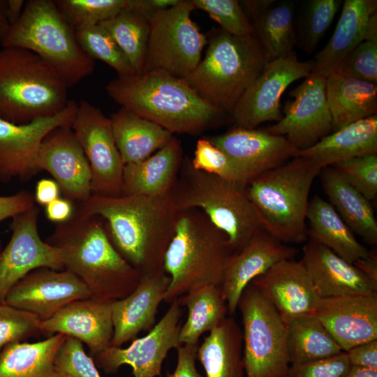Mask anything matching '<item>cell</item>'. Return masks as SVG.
Wrapping results in <instances>:
<instances>
[{"mask_svg":"<svg viewBox=\"0 0 377 377\" xmlns=\"http://www.w3.org/2000/svg\"><path fill=\"white\" fill-rule=\"evenodd\" d=\"M75 209L100 217L115 249L142 276L165 272V254L177 212L170 193L158 196L91 194L76 203Z\"/></svg>","mask_w":377,"mask_h":377,"instance_id":"cell-1","label":"cell"},{"mask_svg":"<svg viewBox=\"0 0 377 377\" xmlns=\"http://www.w3.org/2000/svg\"><path fill=\"white\" fill-rule=\"evenodd\" d=\"M61 253L63 269L80 279L93 297L118 300L131 294L142 275L117 252L98 216L74 210L46 241Z\"/></svg>","mask_w":377,"mask_h":377,"instance_id":"cell-2","label":"cell"},{"mask_svg":"<svg viewBox=\"0 0 377 377\" xmlns=\"http://www.w3.org/2000/svg\"><path fill=\"white\" fill-rule=\"evenodd\" d=\"M105 89L121 108L172 134H198L224 120L226 114L185 80L162 71L118 76Z\"/></svg>","mask_w":377,"mask_h":377,"instance_id":"cell-3","label":"cell"},{"mask_svg":"<svg viewBox=\"0 0 377 377\" xmlns=\"http://www.w3.org/2000/svg\"><path fill=\"white\" fill-rule=\"evenodd\" d=\"M233 253L226 235L202 211H177L175 232L164 258V271L170 278L164 302L170 304L199 285L221 286Z\"/></svg>","mask_w":377,"mask_h":377,"instance_id":"cell-4","label":"cell"},{"mask_svg":"<svg viewBox=\"0 0 377 377\" xmlns=\"http://www.w3.org/2000/svg\"><path fill=\"white\" fill-rule=\"evenodd\" d=\"M207 38L204 59L184 80L204 99L230 114L269 60L255 35L240 37L217 29Z\"/></svg>","mask_w":377,"mask_h":377,"instance_id":"cell-5","label":"cell"},{"mask_svg":"<svg viewBox=\"0 0 377 377\" xmlns=\"http://www.w3.org/2000/svg\"><path fill=\"white\" fill-rule=\"evenodd\" d=\"M320 170L308 159L294 156L246 185L263 230L283 244L306 241L309 192Z\"/></svg>","mask_w":377,"mask_h":377,"instance_id":"cell-6","label":"cell"},{"mask_svg":"<svg viewBox=\"0 0 377 377\" xmlns=\"http://www.w3.org/2000/svg\"><path fill=\"white\" fill-rule=\"evenodd\" d=\"M246 185L195 169L184 159L170 194L177 211L198 209L227 237L234 253L263 230Z\"/></svg>","mask_w":377,"mask_h":377,"instance_id":"cell-7","label":"cell"},{"mask_svg":"<svg viewBox=\"0 0 377 377\" xmlns=\"http://www.w3.org/2000/svg\"><path fill=\"white\" fill-rule=\"evenodd\" d=\"M69 86L42 58L26 49H0V119L16 124L54 116L68 103Z\"/></svg>","mask_w":377,"mask_h":377,"instance_id":"cell-8","label":"cell"},{"mask_svg":"<svg viewBox=\"0 0 377 377\" xmlns=\"http://www.w3.org/2000/svg\"><path fill=\"white\" fill-rule=\"evenodd\" d=\"M1 47H17L36 54L72 87L94 70V60L80 47L74 29L52 0L26 1L19 19L10 24Z\"/></svg>","mask_w":377,"mask_h":377,"instance_id":"cell-9","label":"cell"},{"mask_svg":"<svg viewBox=\"0 0 377 377\" xmlns=\"http://www.w3.org/2000/svg\"><path fill=\"white\" fill-rule=\"evenodd\" d=\"M237 309L246 377H286L290 365L287 329L277 310L251 283L242 291Z\"/></svg>","mask_w":377,"mask_h":377,"instance_id":"cell-10","label":"cell"},{"mask_svg":"<svg viewBox=\"0 0 377 377\" xmlns=\"http://www.w3.org/2000/svg\"><path fill=\"white\" fill-rule=\"evenodd\" d=\"M194 9L192 0H180L150 19L143 72L162 71L185 79L196 68L207 38L191 20V13Z\"/></svg>","mask_w":377,"mask_h":377,"instance_id":"cell-11","label":"cell"},{"mask_svg":"<svg viewBox=\"0 0 377 377\" xmlns=\"http://www.w3.org/2000/svg\"><path fill=\"white\" fill-rule=\"evenodd\" d=\"M71 127L89 164L91 194L122 195L124 164L115 143L110 118L82 100L77 103Z\"/></svg>","mask_w":377,"mask_h":377,"instance_id":"cell-12","label":"cell"},{"mask_svg":"<svg viewBox=\"0 0 377 377\" xmlns=\"http://www.w3.org/2000/svg\"><path fill=\"white\" fill-rule=\"evenodd\" d=\"M313 65V60H299L294 50L269 61L230 113L236 126L257 128L265 122L281 120L282 94L293 82L309 76Z\"/></svg>","mask_w":377,"mask_h":377,"instance_id":"cell-13","label":"cell"},{"mask_svg":"<svg viewBox=\"0 0 377 377\" xmlns=\"http://www.w3.org/2000/svg\"><path fill=\"white\" fill-rule=\"evenodd\" d=\"M183 314L179 299L170 306L149 333L136 338L126 348L110 346L94 357L97 367L108 374H115L122 365L132 368L134 377H158L171 349H177L180 320Z\"/></svg>","mask_w":377,"mask_h":377,"instance_id":"cell-14","label":"cell"},{"mask_svg":"<svg viewBox=\"0 0 377 377\" xmlns=\"http://www.w3.org/2000/svg\"><path fill=\"white\" fill-rule=\"evenodd\" d=\"M283 109V117L264 128L285 137L298 150L307 149L333 132L326 96V77L310 75L293 89Z\"/></svg>","mask_w":377,"mask_h":377,"instance_id":"cell-15","label":"cell"},{"mask_svg":"<svg viewBox=\"0 0 377 377\" xmlns=\"http://www.w3.org/2000/svg\"><path fill=\"white\" fill-rule=\"evenodd\" d=\"M77 107V103L71 100L58 114L23 124L0 119V181L27 182L38 174L43 140L55 128L71 125Z\"/></svg>","mask_w":377,"mask_h":377,"instance_id":"cell-16","label":"cell"},{"mask_svg":"<svg viewBox=\"0 0 377 377\" xmlns=\"http://www.w3.org/2000/svg\"><path fill=\"white\" fill-rule=\"evenodd\" d=\"M38 214L34 206L12 218L10 239L0 251V304L4 303L10 288L31 271L63 269L59 250L39 235Z\"/></svg>","mask_w":377,"mask_h":377,"instance_id":"cell-17","label":"cell"},{"mask_svg":"<svg viewBox=\"0 0 377 377\" xmlns=\"http://www.w3.org/2000/svg\"><path fill=\"white\" fill-rule=\"evenodd\" d=\"M90 297L87 286L73 274L42 267L31 271L15 284L4 303L44 321L68 304Z\"/></svg>","mask_w":377,"mask_h":377,"instance_id":"cell-18","label":"cell"},{"mask_svg":"<svg viewBox=\"0 0 377 377\" xmlns=\"http://www.w3.org/2000/svg\"><path fill=\"white\" fill-rule=\"evenodd\" d=\"M38 165L59 186L64 198L76 203L91 195V170L84 151L71 125L58 127L43 140Z\"/></svg>","mask_w":377,"mask_h":377,"instance_id":"cell-19","label":"cell"},{"mask_svg":"<svg viewBox=\"0 0 377 377\" xmlns=\"http://www.w3.org/2000/svg\"><path fill=\"white\" fill-rule=\"evenodd\" d=\"M113 302L93 297L73 301L41 321L40 329L45 333L61 334L80 341L94 357L112 346Z\"/></svg>","mask_w":377,"mask_h":377,"instance_id":"cell-20","label":"cell"},{"mask_svg":"<svg viewBox=\"0 0 377 377\" xmlns=\"http://www.w3.org/2000/svg\"><path fill=\"white\" fill-rule=\"evenodd\" d=\"M297 253L295 248L276 240L263 230L234 253L228 260L221 286L228 315L232 316L236 313L242 291L253 279L276 263L294 258Z\"/></svg>","mask_w":377,"mask_h":377,"instance_id":"cell-21","label":"cell"},{"mask_svg":"<svg viewBox=\"0 0 377 377\" xmlns=\"http://www.w3.org/2000/svg\"><path fill=\"white\" fill-rule=\"evenodd\" d=\"M251 283L275 307L283 321L315 313L322 300L302 260H282Z\"/></svg>","mask_w":377,"mask_h":377,"instance_id":"cell-22","label":"cell"},{"mask_svg":"<svg viewBox=\"0 0 377 377\" xmlns=\"http://www.w3.org/2000/svg\"><path fill=\"white\" fill-rule=\"evenodd\" d=\"M377 1L345 0L334 31L316 55L311 75L327 77L364 40L377 41Z\"/></svg>","mask_w":377,"mask_h":377,"instance_id":"cell-23","label":"cell"},{"mask_svg":"<svg viewBox=\"0 0 377 377\" xmlns=\"http://www.w3.org/2000/svg\"><path fill=\"white\" fill-rule=\"evenodd\" d=\"M207 138L244 168L252 179L286 163L297 151L285 137L265 129L235 126Z\"/></svg>","mask_w":377,"mask_h":377,"instance_id":"cell-24","label":"cell"},{"mask_svg":"<svg viewBox=\"0 0 377 377\" xmlns=\"http://www.w3.org/2000/svg\"><path fill=\"white\" fill-rule=\"evenodd\" d=\"M315 313L343 351L377 339V293L322 298Z\"/></svg>","mask_w":377,"mask_h":377,"instance_id":"cell-25","label":"cell"},{"mask_svg":"<svg viewBox=\"0 0 377 377\" xmlns=\"http://www.w3.org/2000/svg\"><path fill=\"white\" fill-rule=\"evenodd\" d=\"M302 261L321 298L377 293V283L329 248L309 238Z\"/></svg>","mask_w":377,"mask_h":377,"instance_id":"cell-26","label":"cell"},{"mask_svg":"<svg viewBox=\"0 0 377 377\" xmlns=\"http://www.w3.org/2000/svg\"><path fill=\"white\" fill-rule=\"evenodd\" d=\"M170 282L165 272L144 275L131 294L113 302L112 346L121 347L135 339L140 332L153 328Z\"/></svg>","mask_w":377,"mask_h":377,"instance_id":"cell-27","label":"cell"},{"mask_svg":"<svg viewBox=\"0 0 377 377\" xmlns=\"http://www.w3.org/2000/svg\"><path fill=\"white\" fill-rule=\"evenodd\" d=\"M183 161L180 141L173 137L147 158L124 165L122 195L158 196L170 193Z\"/></svg>","mask_w":377,"mask_h":377,"instance_id":"cell-28","label":"cell"},{"mask_svg":"<svg viewBox=\"0 0 377 377\" xmlns=\"http://www.w3.org/2000/svg\"><path fill=\"white\" fill-rule=\"evenodd\" d=\"M377 154V114L334 131L295 156L308 159L322 170L356 156Z\"/></svg>","mask_w":377,"mask_h":377,"instance_id":"cell-29","label":"cell"},{"mask_svg":"<svg viewBox=\"0 0 377 377\" xmlns=\"http://www.w3.org/2000/svg\"><path fill=\"white\" fill-rule=\"evenodd\" d=\"M197 360L205 377H246L242 330L232 316H227L204 338Z\"/></svg>","mask_w":377,"mask_h":377,"instance_id":"cell-30","label":"cell"},{"mask_svg":"<svg viewBox=\"0 0 377 377\" xmlns=\"http://www.w3.org/2000/svg\"><path fill=\"white\" fill-rule=\"evenodd\" d=\"M333 131L377 114V84L336 71L326 77Z\"/></svg>","mask_w":377,"mask_h":377,"instance_id":"cell-31","label":"cell"},{"mask_svg":"<svg viewBox=\"0 0 377 377\" xmlns=\"http://www.w3.org/2000/svg\"><path fill=\"white\" fill-rule=\"evenodd\" d=\"M110 120L124 165L147 158L174 137L170 131L124 108L114 113Z\"/></svg>","mask_w":377,"mask_h":377,"instance_id":"cell-32","label":"cell"},{"mask_svg":"<svg viewBox=\"0 0 377 377\" xmlns=\"http://www.w3.org/2000/svg\"><path fill=\"white\" fill-rule=\"evenodd\" d=\"M320 172L323 190L343 221L366 242L376 245L377 221L370 201L332 167H325Z\"/></svg>","mask_w":377,"mask_h":377,"instance_id":"cell-33","label":"cell"},{"mask_svg":"<svg viewBox=\"0 0 377 377\" xmlns=\"http://www.w3.org/2000/svg\"><path fill=\"white\" fill-rule=\"evenodd\" d=\"M310 238L329 248L348 263L365 258L369 251L355 238L333 206L320 196L309 200L306 220Z\"/></svg>","mask_w":377,"mask_h":377,"instance_id":"cell-34","label":"cell"},{"mask_svg":"<svg viewBox=\"0 0 377 377\" xmlns=\"http://www.w3.org/2000/svg\"><path fill=\"white\" fill-rule=\"evenodd\" d=\"M66 337L53 334L37 342L6 346L0 353V377H64L54 360Z\"/></svg>","mask_w":377,"mask_h":377,"instance_id":"cell-35","label":"cell"},{"mask_svg":"<svg viewBox=\"0 0 377 377\" xmlns=\"http://www.w3.org/2000/svg\"><path fill=\"white\" fill-rule=\"evenodd\" d=\"M188 316L179 332L181 344L199 343V339L209 332L228 315L221 287L202 284L190 289L179 298Z\"/></svg>","mask_w":377,"mask_h":377,"instance_id":"cell-36","label":"cell"},{"mask_svg":"<svg viewBox=\"0 0 377 377\" xmlns=\"http://www.w3.org/2000/svg\"><path fill=\"white\" fill-rule=\"evenodd\" d=\"M284 323L290 364L327 358L343 351L316 313L297 316Z\"/></svg>","mask_w":377,"mask_h":377,"instance_id":"cell-37","label":"cell"},{"mask_svg":"<svg viewBox=\"0 0 377 377\" xmlns=\"http://www.w3.org/2000/svg\"><path fill=\"white\" fill-rule=\"evenodd\" d=\"M294 5L292 1H276L251 23L269 61L288 54L297 43Z\"/></svg>","mask_w":377,"mask_h":377,"instance_id":"cell-38","label":"cell"},{"mask_svg":"<svg viewBox=\"0 0 377 377\" xmlns=\"http://www.w3.org/2000/svg\"><path fill=\"white\" fill-rule=\"evenodd\" d=\"M100 24L121 50L135 74L142 73L147 59L149 21L141 14L126 9Z\"/></svg>","mask_w":377,"mask_h":377,"instance_id":"cell-39","label":"cell"},{"mask_svg":"<svg viewBox=\"0 0 377 377\" xmlns=\"http://www.w3.org/2000/svg\"><path fill=\"white\" fill-rule=\"evenodd\" d=\"M82 50L92 59H98L112 67L119 77L135 74L121 50L100 23L74 29Z\"/></svg>","mask_w":377,"mask_h":377,"instance_id":"cell-40","label":"cell"},{"mask_svg":"<svg viewBox=\"0 0 377 377\" xmlns=\"http://www.w3.org/2000/svg\"><path fill=\"white\" fill-rule=\"evenodd\" d=\"M342 3L341 0H309L306 2L297 35L301 48L309 54L316 50Z\"/></svg>","mask_w":377,"mask_h":377,"instance_id":"cell-41","label":"cell"},{"mask_svg":"<svg viewBox=\"0 0 377 377\" xmlns=\"http://www.w3.org/2000/svg\"><path fill=\"white\" fill-rule=\"evenodd\" d=\"M59 10L75 29L99 24L128 8V0H54Z\"/></svg>","mask_w":377,"mask_h":377,"instance_id":"cell-42","label":"cell"},{"mask_svg":"<svg viewBox=\"0 0 377 377\" xmlns=\"http://www.w3.org/2000/svg\"><path fill=\"white\" fill-rule=\"evenodd\" d=\"M192 166L198 170L247 185L253 179L250 174L207 138L198 140Z\"/></svg>","mask_w":377,"mask_h":377,"instance_id":"cell-43","label":"cell"},{"mask_svg":"<svg viewBox=\"0 0 377 377\" xmlns=\"http://www.w3.org/2000/svg\"><path fill=\"white\" fill-rule=\"evenodd\" d=\"M195 8L206 12L221 29L236 36L254 35L253 27L237 0H192Z\"/></svg>","mask_w":377,"mask_h":377,"instance_id":"cell-44","label":"cell"},{"mask_svg":"<svg viewBox=\"0 0 377 377\" xmlns=\"http://www.w3.org/2000/svg\"><path fill=\"white\" fill-rule=\"evenodd\" d=\"M331 167L369 201L376 198L377 154L356 156Z\"/></svg>","mask_w":377,"mask_h":377,"instance_id":"cell-45","label":"cell"},{"mask_svg":"<svg viewBox=\"0 0 377 377\" xmlns=\"http://www.w3.org/2000/svg\"><path fill=\"white\" fill-rule=\"evenodd\" d=\"M41 320L33 313L0 304V353L8 345L42 333Z\"/></svg>","mask_w":377,"mask_h":377,"instance_id":"cell-46","label":"cell"},{"mask_svg":"<svg viewBox=\"0 0 377 377\" xmlns=\"http://www.w3.org/2000/svg\"><path fill=\"white\" fill-rule=\"evenodd\" d=\"M54 364L64 377H101L94 360L84 351L82 343L66 337L55 356Z\"/></svg>","mask_w":377,"mask_h":377,"instance_id":"cell-47","label":"cell"},{"mask_svg":"<svg viewBox=\"0 0 377 377\" xmlns=\"http://www.w3.org/2000/svg\"><path fill=\"white\" fill-rule=\"evenodd\" d=\"M337 72L341 74L377 84V41L364 40L347 56Z\"/></svg>","mask_w":377,"mask_h":377,"instance_id":"cell-48","label":"cell"},{"mask_svg":"<svg viewBox=\"0 0 377 377\" xmlns=\"http://www.w3.org/2000/svg\"><path fill=\"white\" fill-rule=\"evenodd\" d=\"M350 367L346 353L342 351L327 358L290 364L286 377H346Z\"/></svg>","mask_w":377,"mask_h":377,"instance_id":"cell-49","label":"cell"},{"mask_svg":"<svg viewBox=\"0 0 377 377\" xmlns=\"http://www.w3.org/2000/svg\"><path fill=\"white\" fill-rule=\"evenodd\" d=\"M34 194L28 191H20L15 194L0 196V223L23 213L35 205Z\"/></svg>","mask_w":377,"mask_h":377,"instance_id":"cell-50","label":"cell"},{"mask_svg":"<svg viewBox=\"0 0 377 377\" xmlns=\"http://www.w3.org/2000/svg\"><path fill=\"white\" fill-rule=\"evenodd\" d=\"M199 343L182 344L177 349V360L172 373L165 377H204L196 367L197 350Z\"/></svg>","mask_w":377,"mask_h":377,"instance_id":"cell-51","label":"cell"},{"mask_svg":"<svg viewBox=\"0 0 377 377\" xmlns=\"http://www.w3.org/2000/svg\"><path fill=\"white\" fill-rule=\"evenodd\" d=\"M345 352L351 366L377 369V339L358 344Z\"/></svg>","mask_w":377,"mask_h":377,"instance_id":"cell-52","label":"cell"},{"mask_svg":"<svg viewBox=\"0 0 377 377\" xmlns=\"http://www.w3.org/2000/svg\"><path fill=\"white\" fill-rule=\"evenodd\" d=\"M180 0H128V9L137 12L149 21L158 12L177 4Z\"/></svg>","mask_w":377,"mask_h":377,"instance_id":"cell-53","label":"cell"},{"mask_svg":"<svg viewBox=\"0 0 377 377\" xmlns=\"http://www.w3.org/2000/svg\"><path fill=\"white\" fill-rule=\"evenodd\" d=\"M46 218L51 222L61 223L67 221L73 215L75 207L70 200L58 198L45 207Z\"/></svg>","mask_w":377,"mask_h":377,"instance_id":"cell-54","label":"cell"},{"mask_svg":"<svg viewBox=\"0 0 377 377\" xmlns=\"http://www.w3.org/2000/svg\"><path fill=\"white\" fill-rule=\"evenodd\" d=\"M60 193L59 186L53 179H40L36 184L34 200L39 205L45 207L59 198Z\"/></svg>","mask_w":377,"mask_h":377,"instance_id":"cell-55","label":"cell"},{"mask_svg":"<svg viewBox=\"0 0 377 377\" xmlns=\"http://www.w3.org/2000/svg\"><path fill=\"white\" fill-rule=\"evenodd\" d=\"M275 1V0L239 1V3L251 23L272 6Z\"/></svg>","mask_w":377,"mask_h":377,"instance_id":"cell-56","label":"cell"},{"mask_svg":"<svg viewBox=\"0 0 377 377\" xmlns=\"http://www.w3.org/2000/svg\"><path fill=\"white\" fill-rule=\"evenodd\" d=\"M364 275L377 283V254L376 250L369 251L368 255L353 263Z\"/></svg>","mask_w":377,"mask_h":377,"instance_id":"cell-57","label":"cell"},{"mask_svg":"<svg viewBox=\"0 0 377 377\" xmlns=\"http://www.w3.org/2000/svg\"><path fill=\"white\" fill-rule=\"evenodd\" d=\"M25 3L24 0H6V16L10 25L19 19Z\"/></svg>","mask_w":377,"mask_h":377,"instance_id":"cell-58","label":"cell"},{"mask_svg":"<svg viewBox=\"0 0 377 377\" xmlns=\"http://www.w3.org/2000/svg\"><path fill=\"white\" fill-rule=\"evenodd\" d=\"M9 26L6 16V0H0V49Z\"/></svg>","mask_w":377,"mask_h":377,"instance_id":"cell-59","label":"cell"},{"mask_svg":"<svg viewBox=\"0 0 377 377\" xmlns=\"http://www.w3.org/2000/svg\"><path fill=\"white\" fill-rule=\"evenodd\" d=\"M346 377H377V369L351 366Z\"/></svg>","mask_w":377,"mask_h":377,"instance_id":"cell-60","label":"cell"},{"mask_svg":"<svg viewBox=\"0 0 377 377\" xmlns=\"http://www.w3.org/2000/svg\"><path fill=\"white\" fill-rule=\"evenodd\" d=\"M1 248H2V244H1V242L0 241V251H1Z\"/></svg>","mask_w":377,"mask_h":377,"instance_id":"cell-61","label":"cell"}]
</instances>
